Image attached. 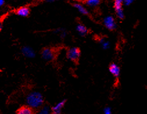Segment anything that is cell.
Returning a JSON list of instances; mask_svg holds the SVG:
<instances>
[{
	"mask_svg": "<svg viewBox=\"0 0 147 114\" xmlns=\"http://www.w3.org/2000/svg\"><path fill=\"white\" fill-rule=\"evenodd\" d=\"M27 105L33 109L41 107L44 103V98L42 94L38 92H32L26 98Z\"/></svg>",
	"mask_w": 147,
	"mask_h": 114,
	"instance_id": "6da1fadb",
	"label": "cell"
},
{
	"mask_svg": "<svg viewBox=\"0 0 147 114\" xmlns=\"http://www.w3.org/2000/svg\"><path fill=\"white\" fill-rule=\"evenodd\" d=\"M81 55L80 50L78 47H73L69 49L66 53L67 58L74 62H78Z\"/></svg>",
	"mask_w": 147,
	"mask_h": 114,
	"instance_id": "7a4b0ae2",
	"label": "cell"
},
{
	"mask_svg": "<svg viewBox=\"0 0 147 114\" xmlns=\"http://www.w3.org/2000/svg\"><path fill=\"white\" fill-rule=\"evenodd\" d=\"M41 56L47 61H53L56 57V51L54 48L45 47L41 51Z\"/></svg>",
	"mask_w": 147,
	"mask_h": 114,
	"instance_id": "3957f363",
	"label": "cell"
},
{
	"mask_svg": "<svg viewBox=\"0 0 147 114\" xmlns=\"http://www.w3.org/2000/svg\"><path fill=\"white\" fill-rule=\"evenodd\" d=\"M123 2L121 0H116L114 2V8L115 9L117 16L122 19L124 18V12L123 10Z\"/></svg>",
	"mask_w": 147,
	"mask_h": 114,
	"instance_id": "277c9868",
	"label": "cell"
},
{
	"mask_svg": "<svg viewBox=\"0 0 147 114\" xmlns=\"http://www.w3.org/2000/svg\"><path fill=\"white\" fill-rule=\"evenodd\" d=\"M105 26L109 30H113L116 28V24L114 18L112 16H108L104 19Z\"/></svg>",
	"mask_w": 147,
	"mask_h": 114,
	"instance_id": "5b68a950",
	"label": "cell"
},
{
	"mask_svg": "<svg viewBox=\"0 0 147 114\" xmlns=\"http://www.w3.org/2000/svg\"><path fill=\"white\" fill-rule=\"evenodd\" d=\"M34 109L28 105L20 107L16 112L15 114H34Z\"/></svg>",
	"mask_w": 147,
	"mask_h": 114,
	"instance_id": "8992f818",
	"label": "cell"
},
{
	"mask_svg": "<svg viewBox=\"0 0 147 114\" xmlns=\"http://www.w3.org/2000/svg\"><path fill=\"white\" fill-rule=\"evenodd\" d=\"M66 100H63L62 101L58 103L56 105L53 107L51 109L52 114H61L62 109L63 108Z\"/></svg>",
	"mask_w": 147,
	"mask_h": 114,
	"instance_id": "52a82bcc",
	"label": "cell"
},
{
	"mask_svg": "<svg viewBox=\"0 0 147 114\" xmlns=\"http://www.w3.org/2000/svg\"><path fill=\"white\" fill-rule=\"evenodd\" d=\"M30 9L29 7L23 6L19 8L16 10V14L22 17H27L30 14Z\"/></svg>",
	"mask_w": 147,
	"mask_h": 114,
	"instance_id": "ba28073f",
	"label": "cell"
},
{
	"mask_svg": "<svg viewBox=\"0 0 147 114\" xmlns=\"http://www.w3.org/2000/svg\"><path fill=\"white\" fill-rule=\"evenodd\" d=\"M109 70L111 74L113 75L115 77L117 78L120 75V69L119 66L116 65V63H112L110 65L109 67Z\"/></svg>",
	"mask_w": 147,
	"mask_h": 114,
	"instance_id": "9c48e42d",
	"label": "cell"
},
{
	"mask_svg": "<svg viewBox=\"0 0 147 114\" xmlns=\"http://www.w3.org/2000/svg\"><path fill=\"white\" fill-rule=\"evenodd\" d=\"M22 54L28 58H33L35 57L36 54L33 50L29 47H23L22 49Z\"/></svg>",
	"mask_w": 147,
	"mask_h": 114,
	"instance_id": "30bf717a",
	"label": "cell"
},
{
	"mask_svg": "<svg viewBox=\"0 0 147 114\" xmlns=\"http://www.w3.org/2000/svg\"><path fill=\"white\" fill-rule=\"evenodd\" d=\"M73 7H74L75 8L78 9V10L81 13H82L83 15H89L88 11L82 5H81L80 4H78V3H75V4H73Z\"/></svg>",
	"mask_w": 147,
	"mask_h": 114,
	"instance_id": "8fae6325",
	"label": "cell"
},
{
	"mask_svg": "<svg viewBox=\"0 0 147 114\" xmlns=\"http://www.w3.org/2000/svg\"><path fill=\"white\" fill-rule=\"evenodd\" d=\"M76 29H77V31L79 33V34L82 36H86L88 33L87 28L83 25H81V24L78 25L77 26Z\"/></svg>",
	"mask_w": 147,
	"mask_h": 114,
	"instance_id": "7c38bea8",
	"label": "cell"
},
{
	"mask_svg": "<svg viewBox=\"0 0 147 114\" xmlns=\"http://www.w3.org/2000/svg\"><path fill=\"white\" fill-rule=\"evenodd\" d=\"M100 1L99 0H88L86 1V4L89 7H95L100 4Z\"/></svg>",
	"mask_w": 147,
	"mask_h": 114,
	"instance_id": "4fadbf2b",
	"label": "cell"
},
{
	"mask_svg": "<svg viewBox=\"0 0 147 114\" xmlns=\"http://www.w3.org/2000/svg\"><path fill=\"white\" fill-rule=\"evenodd\" d=\"M100 42L101 43L102 47L104 49H107L108 48H109V42L105 40V39H101L100 41Z\"/></svg>",
	"mask_w": 147,
	"mask_h": 114,
	"instance_id": "5bb4252c",
	"label": "cell"
},
{
	"mask_svg": "<svg viewBox=\"0 0 147 114\" xmlns=\"http://www.w3.org/2000/svg\"><path fill=\"white\" fill-rule=\"evenodd\" d=\"M39 114H50V109H49L48 107H43L41 109Z\"/></svg>",
	"mask_w": 147,
	"mask_h": 114,
	"instance_id": "9a60e30c",
	"label": "cell"
},
{
	"mask_svg": "<svg viewBox=\"0 0 147 114\" xmlns=\"http://www.w3.org/2000/svg\"><path fill=\"white\" fill-rule=\"evenodd\" d=\"M104 114H112V111L109 107H107L105 108Z\"/></svg>",
	"mask_w": 147,
	"mask_h": 114,
	"instance_id": "2e32d148",
	"label": "cell"
},
{
	"mask_svg": "<svg viewBox=\"0 0 147 114\" xmlns=\"http://www.w3.org/2000/svg\"><path fill=\"white\" fill-rule=\"evenodd\" d=\"M132 3H133L132 0H126V1H124L123 2V4L126 6H129Z\"/></svg>",
	"mask_w": 147,
	"mask_h": 114,
	"instance_id": "e0dca14e",
	"label": "cell"
},
{
	"mask_svg": "<svg viewBox=\"0 0 147 114\" xmlns=\"http://www.w3.org/2000/svg\"><path fill=\"white\" fill-rule=\"evenodd\" d=\"M4 1H3V0H1V1H0V6H2L3 5H4Z\"/></svg>",
	"mask_w": 147,
	"mask_h": 114,
	"instance_id": "ac0fdd59",
	"label": "cell"
}]
</instances>
